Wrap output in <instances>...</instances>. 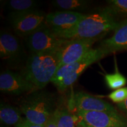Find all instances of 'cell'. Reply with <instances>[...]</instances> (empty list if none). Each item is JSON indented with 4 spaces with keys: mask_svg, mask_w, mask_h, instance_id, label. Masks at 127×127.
<instances>
[{
    "mask_svg": "<svg viewBox=\"0 0 127 127\" xmlns=\"http://www.w3.org/2000/svg\"><path fill=\"white\" fill-rule=\"evenodd\" d=\"M120 22L105 9L99 12L85 15L70 29L55 34L66 39H101L108 32L114 31Z\"/></svg>",
    "mask_w": 127,
    "mask_h": 127,
    "instance_id": "cell-1",
    "label": "cell"
},
{
    "mask_svg": "<svg viewBox=\"0 0 127 127\" xmlns=\"http://www.w3.org/2000/svg\"><path fill=\"white\" fill-rule=\"evenodd\" d=\"M57 52L32 53L21 74L38 90H43L59 69Z\"/></svg>",
    "mask_w": 127,
    "mask_h": 127,
    "instance_id": "cell-2",
    "label": "cell"
},
{
    "mask_svg": "<svg viewBox=\"0 0 127 127\" xmlns=\"http://www.w3.org/2000/svg\"><path fill=\"white\" fill-rule=\"evenodd\" d=\"M56 103L54 94L37 90L30 93L21 101L20 109L28 121L45 126L56 111Z\"/></svg>",
    "mask_w": 127,
    "mask_h": 127,
    "instance_id": "cell-3",
    "label": "cell"
},
{
    "mask_svg": "<svg viewBox=\"0 0 127 127\" xmlns=\"http://www.w3.org/2000/svg\"><path fill=\"white\" fill-rule=\"evenodd\" d=\"M109 54L107 51L101 47L92 48L78 61L60 67L51 82L55 85L60 92L64 93L75 83L87 68Z\"/></svg>",
    "mask_w": 127,
    "mask_h": 127,
    "instance_id": "cell-4",
    "label": "cell"
},
{
    "mask_svg": "<svg viewBox=\"0 0 127 127\" xmlns=\"http://www.w3.org/2000/svg\"><path fill=\"white\" fill-rule=\"evenodd\" d=\"M77 127H127V118L118 112H75Z\"/></svg>",
    "mask_w": 127,
    "mask_h": 127,
    "instance_id": "cell-5",
    "label": "cell"
},
{
    "mask_svg": "<svg viewBox=\"0 0 127 127\" xmlns=\"http://www.w3.org/2000/svg\"><path fill=\"white\" fill-rule=\"evenodd\" d=\"M25 39L32 53L57 52L67 41L57 36L46 24L26 36Z\"/></svg>",
    "mask_w": 127,
    "mask_h": 127,
    "instance_id": "cell-6",
    "label": "cell"
},
{
    "mask_svg": "<svg viewBox=\"0 0 127 127\" xmlns=\"http://www.w3.org/2000/svg\"><path fill=\"white\" fill-rule=\"evenodd\" d=\"M97 39H67L66 42L57 51L59 59V68L71 64L82 58L92 49Z\"/></svg>",
    "mask_w": 127,
    "mask_h": 127,
    "instance_id": "cell-7",
    "label": "cell"
},
{
    "mask_svg": "<svg viewBox=\"0 0 127 127\" xmlns=\"http://www.w3.org/2000/svg\"><path fill=\"white\" fill-rule=\"evenodd\" d=\"M68 107L69 110L74 109L75 112L77 111L118 112L109 102L84 91L74 93L69 100Z\"/></svg>",
    "mask_w": 127,
    "mask_h": 127,
    "instance_id": "cell-8",
    "label": "cell"
},
{
    "mask_svg": "<svg viewBox=\"0 0 127 127\" xmlns=\"http://www.w3.org/2000/svg\"><path fill=\"white\" fill-rule=\"evenodd\" d=\"M38 90L22 74L9 70L2 71L0 74V90L2 93L20 95Z\"/></svg>",
    "mask_w": 127,
    "mask_h": 127,
    "instance_id": "cell-9",
    "label": "cell"
},
{
    "mask_svg": "<svg viewBox=\"0 0 127 127\" xmlns=\"http://www.w3.org/2000/svg\"><path fill=\"white\" fill-rule=\"evenodd\" d=\"M46 17L45 12L36 9L12 19L11 23L15 34L25 38L45 25Z\"/></svg>",
    "mask_w": 127,
    "mask_h": 127,
    "instance_id": "cell-10",
    "label": "cell"
},
{
    "mask_svg": "<svg viewBox=\"0 0 127 127\" xmlns=\"http://www.w3.org/2000/svg\"><path fill=\"white\" fill-rule=\"evenodd\" d=\"M85 15L82 12L58 11L47 14L45 24L54 34H58L72 28Z\"/></svg>",
    "mask_w": 127,
    "mask_h": 127,
    "instance_id": "cell-11",
    "label": "cell"
},
{
    "mask_svg": "<svg viewBox=\"0 0 127 127\" xmlns=\"http://www.w3.org/2000/svg\"><path fill=\"white\" fill-rule=\"evenodd\" d=\"M23 50L17 36L7 31L0 34V57L3 60L13 64L21 61Z\"/></svg>",
    "mask_w": 127,
    "mask_h": 127,
    "instance_id": "cell-12",
    "label": "cell"
},
{
    "mask_svg": "<svg viewBox=\"0 0 127 127\" xmlns=\"http://www.w3.org/2000/svg\"><path fill=\"white\" fill-rule=\"evenodd\" d=\"M99 47L109 54L127 50V20L120 22L112 36L103 40Z\"/></svg>",
    "mask_w": 127,
    "mask_h": 127,
    "instance_id": "cell-13",
    "label": "cell"
},
{
    "mask_svg": "<svg viewBox=\"0 0 127 127\" xmlns=\"http://www.w3.org/2000/svg\"><path fill=\"white\" fill-rule=\"evenodd\" d=\"M39 2L34 0H9L5 2V8L11 20L38 9Z\"/></svg>",
    "mask_w": 127,
    "mask_h": 127,
    "instance_id": "cell-14",
    "label": "cell"
},
{
    "mask_svg": "<svg viewBox=\"0 0 127 127\" xmlns=\"http://www.w3.org/2000/svg\"><path fill=\"white\" fill-rule=\"evenodd\" d=\"M22 112L18 108L6 103L0 105V121L5 125L14 127L21 123L24 118L21 117Z\"/></svg>",
    "mask_w": 127,
    "mask_h": 127,
    "instance_id": "cell-15",
    "label": "cell"
},
{
    "mask_svg": "<svg viewBox=\"0 0 127 127\" xmlns=\"http://www.w3.org/2000/svg\"><path fill=\"white\" fill-rule=\"evenodd\" d=\"M91 1L87 0H54L52 4L55 7L64 11L78 12L88 8Z\"/></svg>",
    "mask_w": 127,
    "mask_h": 127,
    "instance_id": "cell-16",
    "label": "cell"
},
{
    "mask_svg": "<svg viewBox=\"0 0 127 127\" xmlns=\"http://www.w3.org/2000/svg\"><path fill=\"white\" fill-rule=\"evenodd\" d=\"M55 114L58 127H77V117L69 109L57 107Z\"/></svg>",
    "mask_w": 127,
    "mask_h": 127,
    "instance_id": "cell-17",
    "label": "cell"
},
{
    "mask_svg": "<svg viewBox=\"0 0 127 127\" xmlns=\"http://www.w3.org/2000/svg\"><path fill=\"white\" fill-rule=\"evenodd\" d=\"M115 72L112 74H107L105 75L104 78L106 84L109 88L112 90L123 88L126 85L127 81L126 78L121 74L118 70L117 60L115 57Z\"/></svg>",
    "mask_w": 127,
    "mask_h": 127,
    "instance_id": "cell-18",
    "label": "cell"
},
{
    "mask_svg": "<svg viewBox=\"0 0 127 127\" xmlns=\"http://www.w3.org/2000/svg\"><path fill=\"white\" fill-rule=\"evenodd\" d=\"M107 2L108 5L105 9L115 17L127 15V0H110Z\"/></svg>",
    "mask_w": 127,
    "mask_h": 127,
    "instance_id": "cell-19",
    "label": "cell"
},
{
    "mask_svg": "<svg viewBox=\"0 0 127 127\" xmlns=\"http://www.w3.org/2000/svg\"><path fill=\"white\" fill-rule=\"evenodd\" d=\"M108 97L118 104L123 102L127 98V87H123L114 90L109 94Z\"/></svg>",
    "mask_w": 127,
    "mask_h": 127,
    "instance_id": "cell-20",
    "label": "cell"
},
{
    "mask_svg": "<svg viewBox=\"0 0 127 127\" xmlns=\"http://www.w3.org/2000/svg\"><path fill=\"white\" fill-rule=\"evenodd\" d=\"M14 127H45L44 126H42V125H39L34 124L31 123V122L28 121L26 118H24L21 123L17 125Z\"/></svg>",
    "mask_w": 127,
    "mask_h": 127,
    "instance_id": "cell-21",
    "label": "cell"
},
{
    "mask_svg": "<svg viewBox=\"0 0 127 127\" xmlns=\"http://www.w3.org/2000/svg\"><path fill=\"white\" fill-rule=\"evenodd\" d=\"M45 127H58V125H57V118L56 115H55V114L52 115L51 117H50V119L48 120L47 123L45 124Z\"/></svg>",
    "mask_w": 127,
    "mask_h": 127,
    "instance_id": "cell-22",
    "label": "cell"
},
{
    "mask_svg": "<svg viewBox=\"0 0 127 127\" xmlns=\"http://www.w3.org/2000/svg\"><path fill=\"white\" fill-rule=\"evenodd\" d=\"M117 107L124 114L125 117L127 118V98L123 102L117 104Z\"/></svg>",
    "mask_w": 127,
    "mask_h": 127,
    "instance_id": "cell-23",
    "label": "cell"
},
{
    "mask_svg": "<svg viewBox=\"0 0 127 127\" xmlns=\"http://www.w3.org/2000/svg\"></svg>",
    "mask_w": 127,
    "mask_h": 127,
    "instance_id": "cell-24",
    "label": "cell"
}]
</instances>
